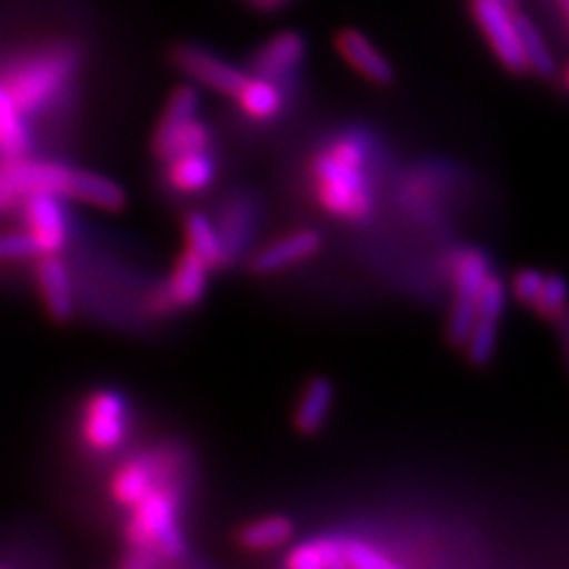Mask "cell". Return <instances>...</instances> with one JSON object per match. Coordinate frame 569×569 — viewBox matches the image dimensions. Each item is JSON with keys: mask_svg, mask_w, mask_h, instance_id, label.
<instances>
[{"mask_svg": "<svg viewBox=\"0 0 569 569\" xmlns=\"http://www.w3.org/2000/svg\"><path fill=\"white\" fill-rule=\"evenodd\" d=\"M368 150L359 136L337 138L313 159V186L318 202L337 219L366 221L376 198L366 173Z\"/></svg>", "mask_w": 569, "mask_h": 569, "instance_id": "6da1fadb", "label": "cell"}, {"mask_svg": "<svg viewBox=\"0 0 569 569\" xmlns=\"http://www.w3.org/2000/svg\"><path fill=\"white\" fill-rule=\"evenodd\" d=\"M0 176L17 194L48 192L60 200L91 204L107 211H117L127 204V192L112 178L58 162H39V159H29L27 154L6 159L0 167Z\"/></svg>", "mask_w": 569, "mask_h": 569, "instance_id": "7a4b0ae2", "label": "cell"}, {"mask_svg": "<svg viewBox=\"0 0 569 569\" xmlns=\"http://www.w3.org/2000/svg\"><path fill=\"white\" fill-rule=\"evenodd\" d=\"M181 493L171 485V477L157 482L148 493L131 506L127 539L133 558L131 567H152L164 560H181L186 556V539L178 525Z\"/></svg>", "mask_w": 569, "mask_h": 569, "instance_id": "3957f363", "label": "cell"}, {"mask_svg": "<svg viewBox=\"0 0 569 569\" xmlns=\"http://www.w3.org/2000/svg\"><path fill=\"white\" fill-rule=\"evenodd\" d=\"M77 74V52L67 46H50L17 60L3 79L24 117L56 102Z\"/></svg>", "mask_w": 569, "mask_h": 569, "instance_id": "277c9868", "label": "cell"}, {"mask_svg": "<svg viewBox=\"0 0 569 569\" xmlns=\"http://www.w3.org/2000/svg\"><path fill=\"white\" fill-rule=\"evenodd\" d=\"M489 276V259L479 249H460L453 259V307L449 316V342L462 347L477 318V295Z\"/></svg>", "mask_w": 569, "mask_h": 569, "instance_id": "5b68a950", "label": "cell"}, {"mask_svg": "<svg viewBox=\"0 0 569 569\" xmlns=\"http://www.w3.org/2000/svg\"><path fill=\"white\" fill-rule=\"evenodd\" d=\"M472 17L477 27L482 29L487 43L512 74H525L527 62L520 46L518 14L503 0H472Z\"/></svg>", "mask_w": 569, "mask_h": 569, "instance_id": "8992f818", "label": "cell"}, {"mask_svg": "<svg viewBox=\"0 0 569 569\" xmlns=\"http://www.w3.org/2000/svg\"><path fill=\"white\" fill-rule=\"evenodd\" d=\"M83 441L93 451L107 453L121 447L127 437V401L114 389H100L88 399L81 422Z\"/></svg>", "mask_w": 569, "mask_h": 569, "instance_id": "52a82bcc", "label": "cell"}, {"mask_svg": "<svg viewBox=\"0 0 569 569\" xmlns=\"http://www.w3.org/2000/svg\"><path fill=\"white\" fill-rule=\"evenodd\" d=\"M171 60L192 81H198L221 96H236L238 88L247 79V71L221 60L219 56H213L211 50L202 46H192V43L176 46L171 52Z\"/></svg>", "mask_w": 569, "mask_h": 569, "instance_id": "ba28073f", "label": "cell"}, {"mask_svg": "<svg viewBox=\"0 0 569 569\" xmlns=\"http://www.w3.org/2000/svg\"><path fill=\"white\" fill-rule=\"evenodd\" d=\"M60 202V198L48 192L27 194V236L33 240L36 249H39V257L60 254V249L67 242V219Z\"/></svg>", "mask_w": 569, "mask_h": 569, "instance_id": "9c48e42d", "label": "cell"}, {"mask_svg": "<svg viewBox=\"0 0 569 569\" xmlns=\"http://www.w3.org/2000/svg\"><path fill=\"white\" fill-rule=\"evenodd\" d=\"M209 284V266L190 249L176 261V269L162 290L154 295V309H192L198 307Z\"/></svg>", "mask_w": 569, "mask_h": 569, "instance_id": "30bf717a", "label": "cell"}, {"mask_svg": "<svg viewBox=\"0 0 569 569\" xmlns=\"http://www.w3.org/2000/svg\"><path fill=\"white\" fill-rule=\"evenodd\" d=\"M320 244H323V238L316 230H297V233L278 238L276 242L259 249L252 259V271L259 276H271L292 269L295 263L316 257L320 252Z\"/></svg>", "mask_w": 569, "mask_h": 569, "instance_id": "8fae6325", "label": "cell"}, {"mask_svg": "<svg viewBox=\"0 0 569 569\" xmlns=\"http://www.w3.org/2000/svg\"><path fill=\"white\" fill-rule=\"evenodd\" d=\"M173 466L171 456H140L131 458L129 462H123L119 472L112 479V493L121 506L131 508L136 501H140L142 496L148 493L157 482H162L169 468Z\"/></svg>", "mask_w": 569, "mask_h": 569, "instance_id": "7c38bea8", "label": "cell"}, {"mask_svg": "<svg viewBox=\"0 0 569 569\" xmlns=\"http://www.w3.org/2000/svg\"><path fill=\"white\" fill-rule=\"evenodd\" d=\"M335 48L342 56V60L359 71L363 79L378 86H389L395 81V67H391L382 52L368 41L366 33L356 29H345L335 36Z\"/></svg>", "mask_w": 569, "mask_h": 569, "instance_id": "4fadbf2b", "label": "cell"}, {"mask_svg": "<svg viewBox=\"0 0 569 569\" xmlns=\"http://www.w3.org/2000/svg\"><path fill=\"white\" fill-rule=\"evenodd\" d=\"M307 56V39L299 31H280L266 41L254 56L252 69L257 77L278 81L292 74Z\"/></svg>", "mask_w": 569, "mask_h": 569, "instance_id": "5bb4252c", "label": "cell"}, {"mask_svg": "<svg viewBox=\"0 0 569 569\" xmlns=\"http://www.w3.org/2000/svg\"><path fill=\"white\" fill-rule=\"evenodd\" d=\"M209 142H211V133L198 117L159 119L154 138H152V150H154L157 159L169 162V159H173L178 154L207 150Z\"/></svg>", "mask_w": 569, "mask_h": 569, "instance_id": "9a60e30c", "label": "cell"}, {"mask_svg": "<svg viewBox=\"0 0 569 569\" xmlns=\"http://www.w3.org/2000/svg\"><path fill=\"white\" fill-rule=\"evenodd\" d=\"M36 280L43 297V307L52 320L64 323L74 316V290L64 261L58 254H46L36 269Z\"/></svg>", "mask_w": 569, "mask_h": 569, "instance_id": "2e32d148", "label": "cell"}, {"mask_svg": "<svg viewBox=\"0 0 569 569\" xmlns=\"http://www.w3.org/2000/svg\"><path fill=\"white\" fill-rule=\"evenodd\" d=\"M284 565L292 569H342L349 567V539L320 537L290 550Z\"/></svg>", "mask_w": 569, "mask_h": 569, "instance_id": "e0dca14e", "label": "cell"}, {"mask_svg": "<svg viewBox=\"0 0 569 569\" xmlns=\"http://www.w3.org/2000/svg\"><path fill=\"white\" fill-rule=\"evenodd\" d=\"M213 178L217 167L207 150L178 154L167 162V181L178 192H202L213 183Z\"/></svg>", "mask_w": 569, "mask_h": 569, "instance_id": "ac0fdd59", "label": "cell"}, {"mask_svg": "<svg viewBox=\"0 0 569 569\" xmlns=\"http://www.w3.org/2000/svg\"><path fill=\"white\" fill-rule=\"evenodd\" d=\"M29 148L31 133L27 117L17 107L3 79H0V154H3V159L24 157Z\"/></svg>", "mask_w": 569, "mask_h": 569, "instance_id": "d6986e66", "label": "cell"}, {"mask_svg": "<svg viewBox=\"0 0 569 569\" xmlns=\"http://www.w3.org/2000/svg\"><path fill=\"white\" fill-rule=\"evenodd\" d=\"M335 399V389L328 378H313L305 387L295 408V427L301 435H316L326 425Z\"/></svg>", "mask_w": 569, "mask_h": 569, "instance_id": "ffe728a7", "label": "cell"}, {"mask_svg": "<svg viewBox=\"0 0 569 569\" xmlns=\"http://www.w3.org/2000/svg\"><path fill=\"white\" fill-rule=\"evenodd\" d=\"M233 98L238 100L240 110L254 121H269L278 117L282 110V93L276 81L257 74H247L244 83L238 88V93Z\"/></svg>", "mask_w": 569, "mask_h": 569, "instance_id": "44dd1931", "label": "cell"}, {"mask_svg": "<svg viewBox=\"0 0 569 569\" xmlns=\"http://www.w3.org/2000/svg\"><path fill=\"white\" fill-rule=\"evenodd\" d=\"M186 240L190 252L198 254L209 269H219L228 261L223 240L219 236V228L207 213L190 211L186 217Z\"/></svg>", "mask_w": 569, "mask_h": 569, "instance_id": "7402d4cb", "label": "cell"}, {"mask_svg": "<svg viewBox=\"0 0 569 569\" xmlns=\"http://www.w3.org/2000/svg\"><path fill=\"white\" fill-rule=\"evenodd\" d=\"M292 537H295V525L288 518H282V515H271V518H261L242 527L238 533V541L247 550L263 553V550H276V548L288 546Z\"/></svg>", "mask_w": 569, "mask_h": 569, "instance_id": "603a6c76", "label": "cell"}, {"mask_svg": "<svg viewBox=\"0 0 569 569\" xmlns=\"http://www.w3.org/2000/svg\"><path fill=\"white\" fill-rule=\"evenodd\" d=\"M518 31H520V46L527 62V71H533V74L541 79H553L558 74V62L553 58V52H550L539 27L531 20H527V17L518 14Z\"/></svg>", "mask_w": 569, "mask_h": 569, "instance_id": "cb8c5ba5", "label": "cell"}, {"mask_svg": "<svg viewBox=\"0 0 569 569\" xmlns=\"http://www.w3.org/2000/svg\"><path fill=\"white\" fill-rule=\"evenodd\" d=\"M498 342V323L496 320H485V318H475V323L466 337V353L472 366H487L491 361V356L496 351Z\"/></svg>", "mask_w": 569, "mask_h": 569, "instance_id": "d4e9b609", "label": "cell"}, {"mask_svg": "<svg viewBox=\"0 0 569 569\" xmlns=\"http://www.w3.org/2000/svg\"><path fill=\"white\" fill-rule=\"evenodd\" d=\"M508 305V290H506V282L498 278V276H487L485 284L479 288L477 295V318H485V320H501L503 311Z\"/></svg>", "mask_w": 569, "mask_h": 569, "instance_id": "484cf974", "label": "cell"}, {"mask_svg": "<svg viewBox=\"0 0 569 569\" xmlns=\"http://www.w3.org/2000/svg\"><path fill=\"white\" fill-rule=\"evenodd\" d=\"M567 301V284L562 276H543L541 292L533 301V309H537L543 318H558L565 311Z\"/></svg>", "mask_w": 569, "mask_h": 569, "instance_id": "4316f807", "label": "cell"}, {"mask_svg": "<svg viewBox=\"0 0 569 569\" xmlns=\"http://www.w3.org/2000/svg\"><path fill=\"white\" fill-rule=\"evenodd\" d=\"M349 567H353V569H391V567H397V562L389 560L376 546L349 539Z\"/></svg>", "mask_w": 569, "mask_h": 569, "instance_id": "83f0119b", "label": "cell"}, {"mask_svg": "<svg viewBox=\"0 0 569 569\" xmlns=\"http://www.w3.org/2000/svg\"><path fill=\"white\" fill-rule=\"evenodd\" d=\"M39 257L33 240L27 233H3L0 236V263Z\"/></svg>", "mask_w": 569, "mask_h": 569, "instance_id": "f1b7e54d", "label": "cell"}, {"mask_svg": "<svg viewBox=\"0 0 569 569\" xmlns=\"http://www.w3.org/2000/svg\"><path fill=\"white\" fill-rule=\"evenodd\" d=\"M541 284H543V276L533 269H525L512 280V292L518 297L520 305L525 307H533V301H537L539 292H541Z\"/></svg>", "mask_w": 569, "mask_h": 569, "instance_id": "f546056e", "label": "cell"}, {"mask_svg": "<svg viewBox=\"0 0 569 569\" xmlns=\"http://www.w3.org/2000/svg\"><path fill=\"white\" fill-rule=\"evenodd\" d=\"M17 198H20V194H17V192L8 186L6 178L0 176V209H3V207H10Z\"/></svg>", "mask_w": 569, "mask_h": 569, "instance_id": "4dcf8cb0", "label": "cell"}, {"mask_svg": "<svg viewBox=\"0 0 569 569\" xmlns=\"http://www.w3.org/2000/svg\"><path fill=\"white\" fill-rule=\"evenodd\" d=\"M247 3H252L259 10H278L284 3H290V0H247Z\"/></svg>", "mask_w": 569, "mask_h": 569, "instance_id": "1f68e13d", "label": "cell"}, {"mask_svg": "<svg viewBox=\"0 0 569 569\" xmlns=\"http://www.w3.org/2000/svg\"><path fill=\"white\" fill-rule=\"evenodd\" d=\"M503 3H506V6H510L512 10H518V6H520V0H503Z\"/></svg>", "mask_w": 569, "mask_h": 569, "instance_id": "d6a6232c", "label": "cell"}]
</instances>
